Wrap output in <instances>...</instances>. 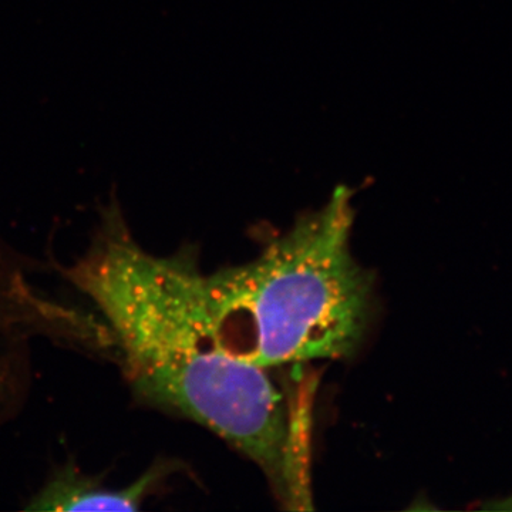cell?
<instances>
[{"label":"cell","instance_id":"obj_1","mask_svg":"<svg viewBox=\"0 0 512 512\" xmlns=\"http://www.w3.org/2000/svg\"><path fill=\"white\" fill-rule=\"evenodd\" d=\"M60 269L103 315L138 402L217 434L261 468L286 508H312L301 407L293 409L272 370L222 348L194 249L146 251L114 192L89 247Z\"/></svg>","mask_w":512,"mask_h":512},{"label":"cell","instance_id":"obj_2","mask_svg":"<svg viewBox=\"0 0 512 512\" xmlns=\"http://www.w3.org/2000/svg\"><path fill=\"white\" fill-rule=\"evenodd\" d=\"M350 197L340 188L251 261L205 274L229 355L274 370L360 352L376 319V279L352 251Z\"/></svg>","mask_w":512,"mask_h":512},{"label":"cell","instance_id":"obj_3","mask_svg":"<svg viewBox=\"0 0 512 512\" xmlns=\"http://www.w3.org/2000/svg\"><path fill=\"white\" fill-rule=\"evenodd\" d=\"M180 467L173 460L158 458L137 480L121 488H110L103 478L89 476L67 461L47 478L32 498L28 511H140L148 498L160 490L165 478Z\"/></svg>","mask_w":512,"mask_h":512},{"label":"cell","instance_id":"obj_4","mask_svg":"<svg viewBox=\"0 0 512 512\" xmlns=\"http://www.w3.org/2000/svg\"><path fill=\"white\" fill-rule=\"evenodd\" d=\"M483 511H512V494L508 497L490 498L480 505Z\"/></svg>","mask_w":512,"mask_h":512}]
</instances>
